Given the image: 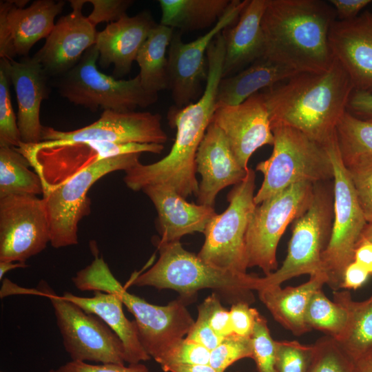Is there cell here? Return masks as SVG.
Instances as JSON below:
<instances>
[{
	"mask_svg": "<svg viewBox=\"0 0 372 372\" xmlns=\"http://www.w3.org/2000/svg\"><path fill=\"white\" fill-rule=\"evenodd\" d=\"M207 76L205 90L196 103L168 112L170 125L176 128L174 143L169 154L147 165L140 162L126 170L123 181L134 192L149 185H165L186 198L197 196L196 156L216 104L217 89L223 77L225 41L222 33L210 43L207 53Z\"/></svg>",
	"mask_w": 372,
	"mask_h": 372,
	"instance_id": "cell-1",
	"label": "cell"
},
{
	"mask_svg": "<svg viewBox=\"0 0 372 372\" xmlns=\"http://www.w3.org/2000/svg\"><path fill=\"white\" fill-rule=\"evenodd\" d=\"M353 90L349 76L335 58L326 71L298 72L261 93L271 126L291 127L325 145L335 136Z\"/></svg>",
	"mask_w": 372,
	"mask_h": 372,
	"instance_id": "cell-2",
	"label": "cell"
},
{
	"mask_svg": "<svg viewBox=\"0 0 372 372\" xmlns=\"http://www.w3.org/2000/svg\"><path fill=\"white\" fill-rule=\"evenodd\" d=\"M337 19L322 0H268L262 18L267 56L297 72H322L332 65L329 34Z\"/></svg>",
	"mask_w": 372,
	"mask_h": 372,
	"instance_id": "cell-3",
	"label": "cell"
},
{
	"mask_svg": "<svg viewBox=\"0 0 372 372\" xmlns=\"http://www.w3.org/2000/svg\"><path fill=\"white\" fill-rule=\"evenodd\" d=\"M158 260L134 278L131 285L169 289L177 291L187 302L200 289H211L220 298L232 304L255 300L258 276L220 269L202 260L198 255L185 249L180 242H157Z\"/></svg>",
	"mask_w": 372,
	"mask_h": 372,
	"instance_id": "cell-4",
	"label": "cell"
},
{
	"mask_svg": "<svg viewBox=\"0 0 372 372\" xmlns=\"http://www.w3.org/2000/svg\"><path fill=\"white\" fill-rule=\"evenodd\" d=\"M72 282L81 291H101L120 298L134 316L143 348L156 362L185 338L194 324L186 302L180 298L159 306L129 293L114 277L103 256L96 253L90 265L76 273Z\"/></svg>",
	"mask_w": 372,
	"mask_h": 372,
	"instance_id": "cell-5",
	"label": "cell"
},
{
	"mask_svg": "<svg viewBox=\"0 0 372 372\" xmlns=\"http://www.w3.org/2000/svg\"><path fill=\"white\" fill-rule=\"evenodd\" d=\"M271 128L274 137L272 154L256 167L264 176L254 196L257 205L299 182L315 185L333 178L325 145L291 127L276 125Z\"/></svg>",
	"mask_w": 372,
	"mask_h": 372,
	"instance_id": "cell-6",
	"label": "cell"
},
{
	"mask_svg": "<svg viewBox=\"0 0 372 372\" xmlns=\"http://www.w3.org/2000/svg\"><path fill=\"white\" fill-rule=\"evenodd\" d=\"M325 147L333 169V219L322 261L326 285L335 291L342 289L344 270L353 261L355 250L368 223L342 158L336 132Z\"/></svg>",
	"mask_w": 372,
	"mask_h": 372,
	"instance_id": "cell-7",
	"label": "cell"
},
{
	"mask_svg": "<svg viewBox=\"0 0 372 372\" xmlns=\"http://www.w3.org/2000/svg\"><path fill=\"white\" fill-rule=\"evenodd\" d=\"M99 52L94 45L78 63L64 74L59 83L61 95L70 102L95 111H134L154 103L158 94L147 92L138 74L129 80H118L98 70Z\"/></svg>",
	"mask_w": 372,
	"mask_h": 372,
	"instance_id": "cell-8",
	"label": "cell"
},
{
	"mask_svg": "<svg viewBox=\"0 0 372 372\" xmlns=\"http://www.w3.org/2000/svg\"><path fill=\"white\" fill-rule=\"evenodd\" d=\"M333 219V192L322 183L315 184L309 208L292 223V235L284 262L274 272L260 277L259 290L281 285L301 275L324 273L322 257L330 239Z\"/></svg>",
	"mask_w": 372,
	"mask_h": 372,
	"instance_id": "cell-9",
	"label": "cell"
},
{
	"mask_svg": "<svg viewBox=\"0 0 372 372\" xmlns=\"http://www.w3.org/2000/svg\"><path fill=\"white\" fill-rule=\"evenodd\" d=\"M256 174L248 168L245 178L227 194L229 205L216 214L204 231L205 242L197 254L214 267L240 273L248 269L246 234L257 206L254 201Z\"/></svg>",
	"mask_w": 372,
	"mask_h": 372,
	"instance_id": "cell-10",
	"label": "cell"
},
{
	"mask_svg": "<svg viewBox=\"0 0 372 372\" xmlns=\"http://www.w3.org/2000/svg\"><path fill=\"white\" fill-rule=\"evenodd\" d=\"M141 154L133 153L101 160L67 182L45 190L42 198L47 213L50 245L55 249L76 245L78 225L90 214L91 200L87 193L92 185L116 171H126L139 163Z\"/></svg>",
	"mask_w": 372,
	"mask_h": 372,
	"instance_id": "cell-11",
	"label": "cell"
},
{
	"mask_svg": "<svg viewBox=\"0 0 372 372\" xmlns=\"http://www.w3.org/2000/svg\"><path fill=\"white\" fill-rule=\"evenodd\" d=\"M17 149L39 176L43 191L56 187L105 158L133 153L161 154L163 145L78 141L21 143Z\"/></svg>",
	"mask_w": 372,
	"mask_h": 372,
	"instance_id": "cell-12",
	"label": "cell"
},
{
	"mask_svg": "<svg viewBox=\"0 0 372 372\" xmlns=\"http://www.w3.org/2000/svg\"><path fill=\"white\" fill-rule=\"evenodd\" d=\"M314 185L299 182L256 206L246 234L248 268L258 267L265 276L278 269V242L287 226L309 208Z\"/></svg>",
	"mask_w": 372,
	"mask_h": 372,
	"instance_id": "cell-13",
	"label": "cell"
},
{
	"mask_svg": "<svg viewBox=\"0 0 372 372\" xmlns=\"http://www.w3.org/2000/svg\"><path fill=\"white\" fill-rule=\"evenodd\" d=\"M39 295L50 300L63 347L71 360L125 364L121 340L98 316L56 296L46 287L39 290Z\"/></svg>",
	"mask_w": 372,
	"mask_h": 372,
	"instance_id": "cell-14",
	"label": "cell"
},
{
	"mask_svg": "<svg viewBox=\"0 0 372 372\" xmlns=\"http://www.w3.org/2000/svg\"><path fill=\"white\" fill-rule=\"evenodd\" d=\"M249 0H231L214 27L197 39L184 43L182 32H174L168 48V89L175 107H183L200 93V83L207 79L205 58L210 43L216 37L234 23Z\"/></svg>",
	"mask_w": 372,
	"mask_h": 372,
	"instance_id": "cell-15",
	"label": "cell"
},
{
	"mask_svg": "<svg viewBox=\"0 0 372 372\" xmlns=\"http://www.w3.org/2000/svg\"><path fill=\"white\" fill-rule=\"evenodd\" d=\"M50 242L43 198L14 194L0 198V261H25Z\"/></svg>",
	"mask_w": 372,
	"mask_h": 372,
	"instance_id": "cell-16",
	"label": "cell"
},
{
	"mask_svg": "<svg viewBox=\"0 0 372 372\" xmlns=\"http://www.w3.org/2000/svg\"><path fill=\"white\" fill-rule=\"evenodd\" d=\"M167 139L161 115L149 112L106 110L96 121L77 130L66 132L43 126L42 130V141L54 143L94 141L163 145Z\"/></svg>",
	"mask_w": 372,
	"mask_h": 372,
	"instance_id": "cell-17",
	"label": "cell"
},
{
	"mask_svg": "<svg viewBox=\"0 0 372 372\" xmlns=\"http://www.w3.org/2000/svg\"><path fill=\"white\" fill-rule=\"evenodd\" d=\"M27 2L1 1L0 58L27 56L37 42L49 36L65 5L63 1L37 0L25 8Z\"/></svg>",
	"mask_w": 372,
	"mask_h": 372,
	"instance_id": "cell-18",
	"label": "cell"
},
{
	"mask_svg": "<svg viewBox=\"0 0 372 372\" xmlns=\"http://www.w3.org/2000/svg\"><path fill=\"white\" fill-rule=\"evenodd\" d=\"M211 123L224 133L244 169L258 148L273 145L269 113L261 92L236 105L216 104Z\"/></svg>",
	"mask_w": 372,
	"mask_h": 372,
	"instance_id": "cell-19",
	"label": "cell"
},
{
	"mask_svg": "<svg viewBox=\"0 0 372 372\" xmlns=\"http://www.w3.org/2000/svg\"><path fill=\"white\" fill-rule=\"evenodd\" d=\"M70 3L72 12L59 19L43 47L32 56L47 75L65 74L96 44V27L82 13L87 0Z\"/></svg>",
	"mask_w": 372,
	"mask_h": 372,
	"instance_id": "cell-20",
	"label": "cell"
},
{
	"mask_svg": "<svg viewBox=\"0 0 372 372\" xmlns=\"http://www.w3.org/2000/svg\"><path fill=\"white\" fill-rule=\"evenodd\" d=\"M329 42L354 90L372 94V12L366 10L348 21L336 19Z\"/></svg>",
	"mask_w": 372,
	"mask_h": 372,
	"instance_id": "cell-21",
	"label": "cell"
},
{
	"mask_svg": "<svg viewBox=\"0 0 372 372\" xmlns=\"http://www.w3.org/2000/svg\"><path fill=\"white\" fill-rule=\"evenodd\" d=\"M196 172L201 177L198 203L214 207L217 194L229 185L240 183L246 176L221 130L210 123L198 149Z\"/></svg>",
	"mask_w": 372,
	"mask_h": 372,
	"instance_id": "cell-22",
	"label": "cell"
},
{
	"mask_svg": "<svg viewBox=\"0 0 372 372\" xmlns=\"http://www.w3.org/2000/svg\"><path fill=\"white\" fill-rule=\"evenodd\" d=\"M0 63L15 90L17 124L21 142L26 144L41 142L43 126L40 121V108L43 99L48 96L47 74L32 57H26L21 61L1 58Z\"/></svg>",
	"mask_w": 372,
	"mask_h": 372,
	"instance_id": "cell-23",
	"label": "cell"
},
{
	"mask_svg": "<svg viewBox=\"0 0 372 372\" xmlns=\"http://www.w3.org/2000/svg\"><path fill=\"white\" fill-rule=\"evenodd\" d=\"M142 191L156 209L158 241L163 243L180 241L183 236L194 232L204 233L216 214L214 207L189 203L168 185H149Z\"/></svg>",
	"mask_w": 372,
	"mask_h": 372,
	"instance_id": "cell-24",
	"label": "cell"
},
{
	"mask_svg": "<svg viewBox=\"0 0 372 372\" xmlns=\"http://www.w3.org/2000/svg\"><path fill=\"white\" fill-rule=\"evenodd\" d=\"M156 24L151 14L145 11L134 17L126 14L98 32L95 45L101 65L113 64L116 76L129 73L139 50Z\"/></svg>",
	"mask_w": 372,
	"mask_h": 372,
	"instance_id": "cell-25",
	"label": "cell"
},
{
	"mask_svg": "<svg viewBox=\"0 0 372 372\" xmlns=\"http://www.w3.org/2000/svg\"><path fill=\"white\" fill-rule=\"evenodd\" d=\"M268 0H249L236 24L222 32L225 41L223 77L242 70L265 52L262 18Z\"/></svg>",
	"mask_w": 372,
	"mask_h": 372,
	"instance_id": "cell-26",
	"label": "cell"
},
{
	"mask_svg": "<svg viewBox=\"0 0 372 372\" xmlns=\"http://www.w3.org/2000/svg\"><path fill=\"white\" fill-rule=\"evenodd\" d=\"M62 296L98 316L116 334L123 345L125 362L137 364L151 358L140 341L135 321L127 318L123 302L116 294L94 291L92 297H81L65 291Z\"/></svg>",
	"mask_w": 372,
	"mask_h": 372,
	"instance_id": "cell-27",
	"label": "cell"
},
{
	"mask_svg": "<svg viewBox=\"0 0 372 372\" xmlns=\"http://www.w3.org/2000/svg\"><path fill=\"white\" fill-rule=\"evenodd\" d=\"M327 281L326 275L321 273L310 276L308 281L296 287L272 285L257 292L274 320L293 335L300 336L311 331L305 320L307 308L312 295Z\"/></svg>",
	"mask_w": 372,
	"mask_h": 372,
	"instance_id": "cell-28",
	"label": "cell"
},
{
	"mask_svg": "<svg viewBox=\"0 0 372 372\" xmlns=\"http://www.w3.org/2000/svg\"><path fill=\"white\" fill-rule=\"evenodd\" d=\"M291 68L262 56L239 72L222 78L217 89L216 104L236 105L253 94L297 74Z\"/></svg>",
	"mask_w": 372,
	"mask_h": 372,
	"instance_id": "cell-29",
	"label": "cell"
},
{
	"mask_svg": "<svg viewBox=\"0 0 372 372\" xmlns=\"http://www.w3.org/2000/svg\"><path fill=\"white\" fill-rule=\"evenodd\" d=\"M229 0H159L161 24L179 31H196L216 24Z\"/></svg>",
	"mask_w": 372,
	"mask_h": 372,
	"instance_id": "cell-30",
	"label": "cell"
},
{
	"mask_svg": "<svg viewBox=\"0 0 372 372\" xmlns=\"http://www.w3.org/2000/svg\"><path fill=\"white\" fill-rule=\"evenodd\" d=\"M333 301L343 306L348 313L347 328L336 340L355 362L372 351V294L363 301H355L348 291L333 292Z\"/></svg>",
	"mask_w": 372,
	"mask_h": 372,
	"instance_id": "cell-31",
	"label": "cell"
},
{
	"mask_svg": "<svg viewBox=\"0 0 372 372\" xmlns=\"http://www.w3.org/2000/svg\"><path fill=\"white\" fill-rule=\"evenodd\" d=\"M174 32L172 28L156 24L136 56L141 85L149 93L158 94V92L168 89L167 58L165 54Z\"/></svg>",
	"mask_w": 372,
	"mask_h": 372,
	"instance_id": "cell-32",
	"label": "cell"
},
{
	"mask_svg": "<svg viewBox=\"0 0 372 372\" xmlns=\"http://www.w3.org/2000/svg\"><path fill=\"white\" fill-rule=\"evenodd\" d=\"M30 166L17 147H0V198L14 194H43L41 180Z\"/></svg>",
	"mask_w": 372,
	"mask_h": 372,
	"instance_id": "cell-33",
	"label": "cell"
},
{
	"mask_svg": "<svg viewBox=\"0 0 372 372\" xmlns=\"http://www.w3.org/2000/svg\"><path fill=\"white\" fill-rule=\"evenodd\" d=\"M305 320L311 330L322 331L338 340L347 328L349 316L343 306L329 300L320 289L312 295L309 300Z\"/></svg>",
	"mask_w": 372,
	"mask_h": 372,
	"instance_id": "cell-34",
	"label": "cell"
},
{
	"mask_svg": "<svg viewBox=\"0 0 372 372\" xmlns=\"http://www.w3.org/2000/svg\"><path fill=\"white\" fill-rule=\"evenodd\" d=\"M335 132L343 161L360 155L372 156V122L358 118L346 111Z\"/></svg>",
	"mask_w": 372,
	"mask_h": 372,
	"instance_id": "cell-35",
	"label": "cell"
},
{
	"mask_svg": "<svg viewBox=\"0 0 372 372\" xmlns=\"http://www.w3.org/2000/svg\"><path fill=\"white\" fill-rule=\"evenodd\" d=\"M313 345V353L308 372H353L355 361L334 338L326 335Z\"/></svg>",
	"mask_w": 372,
	"mask_h": 372,
	"instance_id": "cell-36",
	"label": "cell"
},
{
	"mask_svg": "<svg viewBox=\"0 0 372 372\" xmlns=\"http://www.w3.org/2000/svg\"><path fill=\"white\" fill-rule=\"evenodd\" d=\"M368 223H372V156L360 155L344 161Z\"/></svg>",
	"mask_w": 372,
	"mask_h": 372,
	"instance_id": "cell-37",
	"label": "cell"
},
{
	"mask_svg": "<svg viewBox=\"0 0 372 372\" xmlns=\"http://www.w3.org/2000/svg\"><path fill=\"white\" fill-rule=\"evenodd\" d=\"M10 81L0 63V147H19L21 135L10 99Z\"/></svg>",
	"mask_w": 372,
	"mask_h": 372,
	"instance_id": "cell-38",
	"label": "cell"
},
{
	"mask_svg": "<svg viewBox=\"0 0 372 372\" xmlns=\"http://www.w3.org/2000/svg\"><path fill=\"white\" fill-rule=\"evenodd\" d=\"M252 346V359L258 372H276L275 368L276 340L270 333L266 318L258 315L253 332L250 336Z\"/></svg>",
	"mask_w": 372,
	"mask_h": 372,
	"instance_id": "cell-39",
	"label": "cell"
},
{
	"mask_svg": "<svg viewBox=\"0 0 372 372\" xmlns=\"http://www.w3.org/2000/svg\"><path fill=\"white\" fill-rule=\"evenodd\" d=\"M313 353V344L296 340H276V372H308Z\"/></svg>",
	"mask_w": 372,
	"mask_h": 372,
	"instance_id": "cell-40",
	"label": "cell"
},
{
	"mask_svg": "<svg viewBox=\"0 0 372 372\" xmlns=\"http://www.w3.org/2000/svg\"><path fill=\"white\" fill-rule=\"evenodd\" d=\"M243 358H252L250 337L231 334L210 351L209 364L218 372L225 371L234 362Z\"/></svg>",
	"mask_w": 372,
	"mask_h": 372,
	"instance_id": "cell-41",
	"label": "cell"
},
{
	"mask_svg": "<svg viewBox=\"0 0 372 372\" xmlns=\"http://www.w3.org/2000/svg\"><path fill=\"white\" fill-rule=\"evenodd\" d=\"M210 351L183 338L169 348L157 361L161 368L173 364H209Z\"/></svg>",
	"mask_w": 372,
	"mask_h": 372,
	"instance_id": "cell-42",
	"label": "cell"
},
{
	"mask_svg": "<svg viewBox=\"0 0 372 372\" xmlns=\"http://www.w3.org/2000/svg\"><path fill=\"white\" fill-rule=\"evenodd\" d=\"M198 313L205 318L218 335L225 338L234 334L229 311L222 305L220 298L216 293H212L198 305Z\"/></svg>",
	"mask_w": 372,
	"mask_h": 372,
	"instance_id": "cell-43",
	"label": "cell"
},
{
	"mask_svg": "<svg viewBox=\"0 0 372 372\" xmlns=\"http://www.w3.org/2000/svg\"><path fill=\"white\" fill-rule=\"evenodd\" d=\"M87 2L93 6V10L87 16V19L96 27L101 22L110 23L126 15V11L133 1L87 0Z\"/></svg>",
	"mask_w": 372,
	"mask_h": 372,
	"instance_id": "cell-44",
	"label": "cell"
},
{
	"mask_svg": "<svg viewBox=\"0 0 372 372\" xmlns=\"http://www.w3.org/2000/svg\"><path fill=\"white\" fill-rule=\"evenodd\" d=\"M48 372H149L143 364H90L86 362H68L61 366L51 369Z\"/></svg>",
	"mask_w": 372,
	"mask_h": 372,
	"instance_id": "cell-45",
	"label": "cell"
},
{
	"mask_svg": "<svg viewBox=\"0 0 372 372\" xmlns=\"http://www.w3.org/2000/svg\"><path fill=\"white\" fill-rule=\"evenodd\" d=\"M259 313L257 309L250 307V304L246 302L232 304L229 316L233 333L239 336L250 337Z\"/></svg>",
	"mask_w": 372,
	"mask_h": 372,
	"instance_id": "cell-46",
	"label": "cell"
},
{
	"mask_svg": "<svg viewBox=\"0 0 372 372\" xmlns=\"http://www.w3.org/2000/svg\"><path fill=\"white\" fill-rule=\"evenodd\" d=\"M185 338L203 346L211 351L221 342L224 338L218 335L205 318L198 313L197 319Z\"/></svg>",
	"mask_w": 372,
	"mask_h": 372,
	"instance_id": "cell-47",
	"label": "cell"
},
{
	"mask_svg": "<svg viewBox=\"0 0 372 372\" xmlns=\"http://www.w3.org/2000/svg\"><path fill=\"white\" fill-rule=\"evenodd\" d=\"M347 112L358 118L372 122V94L353 90L347 103Z\"/></svg>",
	"mask_w": 372,
	"mask_h": 372,
	"instance_id": "cell-48",
	"label": "cell"
},
{
	"mask_svg": "<svg viewBox=\"0 0 372 372\" xmlns=\"http://www.w3.org/2000/svg\"><path fill=\"white\" fill-rule=\"evenodd\" d=\"M371 2L370 0L329 1L335 9L337 19L339 21H348L357 17L360 12Z\"/></svg>",
	"mask_w": 372,
	"mask_h": 372,
	"instance_id": "cell-49",
	"label": "cell"
},
{
	"mask_svg": "<svg viewBox=\"0 0 372 372\" xmlns=\"http://www.w3.org/2000/svg\"><path fill=\"white\" fill-rule=\"evenodd\" d=\"M370 276L366 270L353 261L344 270L341 288L357 289L364 285Z\"/></svg>",
	"mask_w": 372,
	"mask_h": 372,
	"instance_id": "cell-50",
	"label": "cell"
},
{
	"mask_svg": "<svg viewBox=\"0 0 372 372\" xmlns=\"http://www.w3.org/2000/svg\"><path fill=\"white\" fill-rule=\"evenodd\" d=\"M353 261L372 275V242L361 241L356 247Z\"/></svg>",
	"mask_w": 372,
	"mask_h": 372,
	"instance_id": "cell-51",
	"label": "cell"
},
{
	"mask_svg": "<svg viewBox=\"0 0 372 372\" xmlns=\"http://www.w3.org/2000/svg\"><path fill=\"white\" fill-rule=\"evenodd\" d=\"M162 369L165 372H218L209 364H173Z\"/></svg>",
	"mask_w": 372,
	"mask_h": 372,
	"instance_id": "cell-52",
	"label": "cell"
},
{
	"mask_svg": "<svg viewBox=\"0 0 372 372\" xmlns=\"http://www.w3.org/2000/svg\"><path fill=\"white\" fill-rule=\"evenodd\" d=\"M28 265L25 262H14V261H0V280H2L3 276L8 271L18 269L25 268Z\"/></svg>",
	"mask_w": 372,
	"mask_h": 372,
	"instance_id": "cell-53",
	"label": "cell"
},
{
	"mask_svg": "<svg viewBox=\"0 0 372 372\" xmlns=\"http://www.w3.org/2000/svg\"><path fill=\"white\" fill-rule=\"evenodd\" d=\"M353 372H372V364L364 359L355 362Z\"/></svg>",
	"mask_w": 372,
	"mask_h": 372,
	"instance_id": "cell-54",
	"label": "cell"
},
{
	"mask_svg": "<svg viewBox=\"0 0 372 372\" xmlns=\"http://www.w3.org/2000/svg\"><path fill=\"white\" fill-rule=\"evenodd\" d=\"M362 240L372 242V223H368L366 228L364 229L361 239V241Z\"/></svg>",
	"mask_w": 372,
	"mask_h": 372,
	"instance_id": "cell-55",
	"label": "cell"
},
{
	"mask_svg": "<svg viewBox=\"0 0 372 372\" xmlns=\"http://www.w3.org/2000/svg\"><path fill=\"white\" fill-rule=\"evenodd\" d=\"M368 362H371L372 364V351H371L364 358Z\"/></svg>",
	"mask_w": 372,
	"mask_h": 372,
	"instance_id": "cell-56",
	"label": "cell"
},
{
	"mask_svg": "<svg viewBox=\"0 0 372 372\" xmlns=\"http://www.w3.org/2000/svg\"><path fill=\"white\" fill-rule=\"evenodd\" d=\"M235 372H239V371H235Z\"/></svg>",
	"mask_w": 372,
	"mask_h": 372,
	"instance_id": "cell-57",
	"label": "cell"
},
{
	"mask_svg": "<svg viewBox=\"0 0 372 372\" xmlns=\"http://www.w3.org/2000/svg\"><path fill=\"white\" fill-rule=\"evenodd\" d=\"M1 372H4V371H1Z\"/></svg>",
	"mask_w": 372,
	"mask_h": 372,
	"instance_id": "cell-58",
	"label": "cell"
}]
</instances>
